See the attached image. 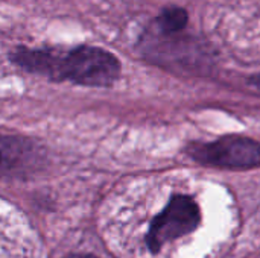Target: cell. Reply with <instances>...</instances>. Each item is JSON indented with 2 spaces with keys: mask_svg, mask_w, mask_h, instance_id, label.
Listing matches in <instances>:
<instances>
[{
  "mask_svg": "<svg viewBox=\"0 0 260 258\" xmlns=\"http://www.w3.org/2000/svg\"><path fill=\"white\" fill-rule=\"evenodd\" d=\"M12 58L27 71L88 87H108L120 73L117 58L94 46H78L69 50L20 47Z\"/></svg>",
  "mask_w": 260,
  "mask_h": 258,
  "instance_id": "1",
  "label": "cell"
},
{
  "mask_svg": "<svg viewBox=\"0 0 260 258\" xmlns=\"http://www.w3.org/2000/svg\"><path fill=\"white\" fill-rule=\"evenodd\" d=\"M200 219V208L192 198L186 195L172 196L148 224L143 239L148 252L157 255L166 245L195 231Z\"/></svg>",
  "mask_w": 260,
  "mask_h": 258,
  "instance_id": "2",
  "label": "cell"
},
{
  "mask_svg": "<svg viewBox=\"0 0 260 258\" xmlns=\"http://www.w3.org/2000/svg\"><path fill=\"white\" fill-rule=\"evenodd\" d=\"M190 155L203 164L225 169H253L260 166L259 143L239 135H229L213 143L190 148Z\"/></svg>",
  "mask_w": 260,
  "mask_h": 258,
  "instance_id": "3",
  "label": "cell"
},
{
  "mask_svg": "<svg viewBox=\"0 0 260 258\" xmlns=\"http://www.w3.org/2000/svg\"><path fill=\"white\" fill-rule=\"evenodd\" d=\"M0 258H43L34 230L12 205L0 199Z\"/></svg>",
  "mask_w": 260,
  "mask_h": 258,
  "instance_id": "4",
  "label": "cell"
},
{
  "mask_svg": "<svg viewBox=\"0 0 260 258\" xmlns=\"http://www.w3.org/2000/svg\"><path fill=\"white\" fill-rule=\"evenodd\" d=\"M34 160V149L24 140L0 135V176L20 172Z\"/></svg>",
  "mask_w": 260,
  "mask_h": 258,
  "instance_id": "5",
  "label": "cell"
},
{
  "mask_svg": "<svg viewBox=\"0 0 260 258\" xmlns=\"http://www.w3.org/2000/svg\"><path fill=\"white\" fill-rule=\"evenodd\" d=\"M187 24V12L181 8H168L157 18V26L161 33H175Z\"/></svg>",
  "mask_w": 260,
  "mask_h": 258,
  "instance_id": "6",
  "label": "cell"
},
{
  "mask_svg": "<svg viewBox=\"0 0 260 258\" xmlns=\"http://www.w3.org/2000/svg\"><path fill=\"white\" fill-rule=\"evenodd\" d=\"M253 84H254V85H256V87L260 90V75H257V76L253 79Z\"/></svg>",
  "mask_w": 260,
  "mask_h": 258,
  "instance_id": "7",
  "label": "cell"
},
{
  "mask_svg": "<svg viewBox=\"0 0 260 258\" xmlns=\"http://www.w3.org/2000/svg\"><path fill=\"white\" fill-rule=\"evenodd\" d=\"M70 258H93V257H70Z\"/></svg>",
  "mask_w": 260,
  "mask_h": 258,
  "instance_id": "8",
  "label": "cell"
}]
</instances>
